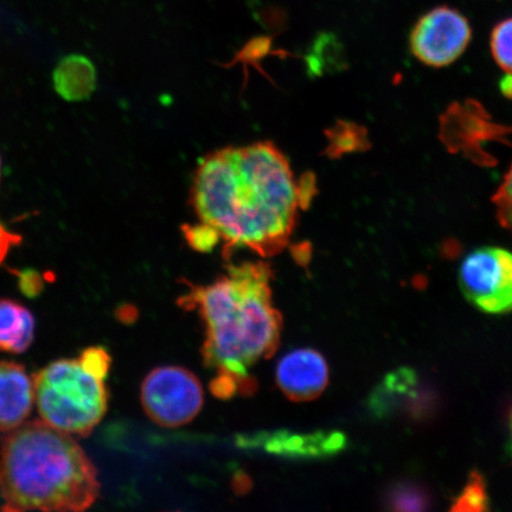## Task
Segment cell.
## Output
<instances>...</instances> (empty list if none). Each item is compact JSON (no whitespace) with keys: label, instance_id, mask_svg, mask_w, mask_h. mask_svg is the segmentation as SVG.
<instances>
[{"label":"cell","instance_id":"6da1fadb","mask_svg":"<svg viewBox=\"0 0 512 512\" xmlns=\"http://www.w3.org/2000/svg\"><path fill=\"white\" fill-rule=\"evenodd\" d=\"M303 200L290 163L270 142L210 153L190 192L198 220L224 241L227 253L245 248L260 256L286 248Z\"/></svg>","mask_w":512,"mask_h":512},{"label":"cell","instance_id":"7a4b0ae2","mask_svg":"<svg viewBox=\"0 0 512 512\" xmlns=\"http://www.w3.org/2000/svg\"><path fill=\"white\" fill-rule=\"evenodd\" d=\"M264 262H243L206 286H191L183 305L196 309L206 325L203 356L216 370L211 390L227 399L254 389L248 370L277 349L281 317Z\"/></svg>","mask_w":512,"mask_h":512},{"label":"cell","instance_id":"3957f363","mask_svg":"<svg viewBox=\"0 0 512 512\" xmlns=\"http://www.w3.org/2000/svg\"><path fill=\"white\" fill-rule=\"evenodd\" d=\"M98 470L72 434L25 421L0 444L2 511H85L100 495Z\"/></svg>","mask_w":512,"mask_h":512},{"label":"cell","instance_id":"277c9868","mask_svg":"<svg viewBox=\"0 0 512 512\" xmlns=\"http://www.w3.org/2000/svg\"><path fill=\"white\" fill-rule=\"evenodd\" d=\"M34 388L41 420L72 435L88 437L107 412L105 379L79 358L51 362L34 376Z\"/></svg>","mask_w":512,"mask_h":512},{"label":"cell","instance_id":"5b68a950","mask_svg":"<svg viewBox=\"0 0 512 512\" xmlns=\"http://www.w3.org/2000/svg\"><path fill=\"white\" fill-rule=\"evenodd\" d=\"M458 281L467 302L490 315L512 312V253L480 247L467 254Z\"/></svg>","mask_w":512,"mask_h":512},{"label":"cell","instance_id":"8992f818","mask_svg":"<svg viewBox=\"0 0 512 512\" xmlns=\"http://www.w3.org/2000/svg\"><path fill=\"white\" fill-rule=\"evenodd\" d=\"M144 411L163 427L188 424L203 405L200 381L189 370L160 367L145 377L142 387Z\"/></svg>","mask_w":512,"mask_h":512},{"label":"cell","instance_id":"52a82bcc","mask_svg":"<svg viewBox=\"0 0 512 512\" xmlns=\"http://www.w3.org/2000/svg\"><path fill=\"white\" fill-rule=\"evenodd\" d=\"M467 19L457 10L441 6L419 19L411 34V50L428 67L450 66L471 41Z\"/></svg>","mask_w":512,"mask_h":512},{"label":"cell","instance_id":"ba28073f","mask_svg":"<svg viewBox=\"0 0 512 512\" xmlns=\"http://www.w3.org/2000/svg\"><path fill=\"white\" fill-rule=\"evenodd\" d=\"M277 382L288 399L310 401L318 398L328 386L329 367L318 351H292L278 364Z\"/></svg>","mask_w":512,"mask_h":512},{"label":"cell","instance_id":"9c48e42d","mask_svg":"<svg viewBox=\"0 0 512 512\" xmlns=\"http://www.w3.org/2000/svg\"><path fill=\"white\" fill-rule=\"evenodd\" d=\"M241 446L264 448L268 453L292 458H318L339 453L347 440L338 432L291 433L270 432L241 438Z\"/></svg>","mask_w":512,"mask_h":512},{"label":"cell","instance_id":"30bf717a","mask_svg":"<svg viewBox=\"0 0 512 512\" xmlns=\"http://www.w3.org/2000/svg\"><path fill=\"white\" fill-rule=\"evenodd\" d=\"M35 405L34 379L22 364L0 361V432L24 424Z\"/></svg>","mask_w":512,"mask_h":512},{"label":"cell","instance_id":"8fae6325","mask_svg":"<svg viewBox=\"0 0 512 512\" xmlns=\"http://www.w3.org/2000/svg\"><path fill=\"white\" fill-rule=\"evenodd\" d=\"M35 318L27 307L12 299H0V351L24 354L34 342Z\"/></svg>","mask_w":512,"mask_h":512},{"label":"cell","instance_id":"7c38bea8","mask_svg":"<svg viewBox=\"0 0 512 512\" xmlns=\"http://www.w3.org/2000/svg\"><path fill=\"white\" fill-rule=\"evenodd\" d=\"M54 86L57 94L68 101H81L91 96L96 86L94 64L85 56L72 55L55 69Z\"/></svg>","mask_w":512,"mask_h":512},{"label":"cell","instance_id":"4fadbf2b","mask_svg":"<svg viewBox=\"0 0 512 512\" xmlns=\"http://www.w3.org/2000/svg\"><path fill=\"white\" fill-rule=\"evenodd\" d=\"M416 375L409 369H399L386 376L371 394L369 407L377 416H384L398 403H403L414 392Z\"/></svg>","mask_w":512,"mask_h":512},{"label":"cell","instance_id":"5bb4252c","mask_svg":"<svg viewBox=\"0 0 512 512\" xmlns=\"http://www.w3.org/2000/svg\"><path fill=\"white\" fill-rule=\"evenodd\" d=\"M491 51L498 66L512 74V18L505 19L492 31Z\"/></svg>","mask_w":512,"mask_h":512},{"label":"cell","instance_id":"9a60e30c","mask_svg":"<svg viewBox=\"0 0 512 512\" xmlns=\"http://www.w3.org/2000/svg\"><path fill=\"white\" fill-rule=\"evenodd\" d=\"M488 504L489 501L488 496H486L483 478L478 473H473L462 495L454 502L452 510L482 511L488 509Z\"/></svg>","mask_w":512,"mask_h":512},{"label":"cell","instance_id":"2e32d148","mask_svg":"<svg viewBox=\"0 0 512 512\" xmlns=\"http://www.w3.org/2000/svg\"><path fill=\"white\" fill-rule=\"evenodd\" d=\"M492 201L499 223L512 234V164Z\"/></svg>","mask_w":512,"mask_h":512},{"label":"cell","instance_id":"e0dca14e","mask_svg":"<svg viewBox=\"0 0 512 512\" xmlns=\"http://www.w3.org/2000/svg\"><path fill=\"white\" fill-rule=\"evenodd\" d=\"M79 360L92 373L105 379L111 369L112 358L102 347H91L81 352Z\"/></svg>","mask_w":512,"mask_h":512},{"label":"cell","instance_id":"ac0fdd59","mask_svg":"<svg viewBox=\"0 0 512 512\" xmlns=\"http://www.w3.org/2000/svg\"><path fill=\"white\" fill-rule=\"evenodd\" d=\"M389 502L394 505L395 509L399 510H419L422 509L420 504L425 503L419 492L411 488L396 489Z\"/></svg>","mask_w":512,"mask_h":512},{"label":"cell","instance_id":"d6986e66","mask_svg":"<svg viewBox=\"0 0 512 512\" xmlns=\"http://www.w3.org/2000/svg\"><path fill=\"white\" fill-rule=\"evenodd\" d=\"M23 241L22 235L11 232L4 226L0 221V265L3 264L8 255L12 251V248L21 245Z\"/></svg>","mask_w":512,"mask_h":512},{"label":"cell","instance_id":"ffe728a7","mask_svg":"<svg viewBox=\"0 0 512 512\" xmlns=\"http://www.w3.org/2000/svg\"><path fill=\"white\" fill-rule=\"evenodd\" d=\"M19 284H21V290L29 297L37 296L43 287L40 277L35 273L21 274Z\"/></svg>","mask_w":512,"mask_h":512},{"label":"cell","instance_id":"44dd1931","mask_svg":"<svg viewBox=\"0 0 512 512\" xmlns=\"http://www.w3.org/2000/svg\"><path fill=\"white\" fill-rule=\"evenodd\" d=\"M499 87H501L503 95L512 99V74L505 73L504 78L499 83Z\"/></svg>","mask_w":512,"mask_h":512},{"label":"cell","instance_id":"7402d4cb","mask_svg":"<svg viewBox=\"0 0 512 512\" xmlns=\"http://www.w3.org/2000/svg\"><path fill=\"white\" fill-rule=\"evenodd\" d=\"M0 178H2V156H0Z\"/></svg>","mask_w":512,"mask_h":512}]
</instances>
